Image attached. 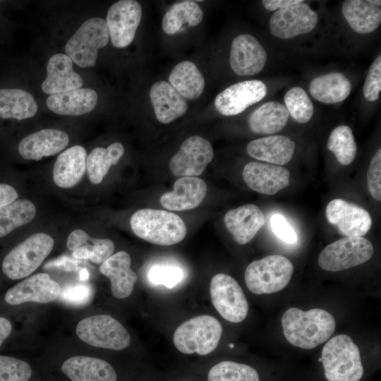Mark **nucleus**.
I'll list each match as a JSON object with an SVG mask.
<instances>
[{
    "label": "nucleus",
    "instance_id": "nucleus-40",
    "mask_svg": "<svg viewBox=\"0 0 381 381\" xmlns=\"http://www.w3.org/2000/svg\"><path fill=\"white\" fill-rule=\"evenodd\" d=\"M285 107L289 114L299 123L308 122L314 112V107L306 91L300 87H294L284 95Z\"/></svg>",
    "mask_w": 381,
    "mask_h": 381
},
{
    "label": "nucleus",
    "instance_id": "nucleus-6",
    "mask_svg": "<svg viewBox=\"0 0 381 381\" xmlns=\"http://www.w3.org/2000/svg\"><path fill=\"white\" fill-rule=\"evenodd\" d=\"M54 240L47 234H32L13 248L2 262V270L9 279L17 280L34 272L49 255Z\"/></svg>",
    "mask_w": 381,
    "mask_h": 381
},
{
    "label": "nucleus",
    "instance_id": "nucleus-43",
    "mask_svg": "<svg viewBox=\"0 0 381 381\" xmlns=\"http://www.w3.org/2000/svg\"><path fill=\"white\" fill-rule=\"evenodd\" d=\"M381 90V55H379L370 67L363 92L369 102L376 101Z\"/></svg>",
    "mask_w": 381,
    "mask_h": 381
},
{
    "label": "nucleus",
    "instance_id": "nucleus-24",
    "mask_svg": "<svg viewBox=\"0 0 381 381\" xmlns=\"http://www.w3.org/2000/svg\"><path fill=\"white\" fill-rule=\"evenodd\" d=\"M98 101L97 92L90 87L51 95L46 100L52 112L63 116H81L92 111Z\"/></svg>",
    "mask_w": 381,
    "mask_h": 381
},
{
    "label": "nucleus",
    "instance_id": "nucleus-35",
    "mask_svg": "<svg viewBox=\"0 0 381 381\" xmlns=\"http://www.w3.org/2000/svg\"><path fill=\"white\" fill-rule=\"evenodd\" d=\"M123 153L124 147L119 142L111 143L107 148H94L86 159V170L90 181L94 184L100 183L110 167L119 162Z\"/></svg>",
    "mask_w": 381,
    "mask_h": 381
},
{
    "label": "nucleus",
    "instance_id": "nucleus-51",
    "mask_svg": "<svg viewBox=\"0 0 381 381\" xmlns=\"http://www.w3.org/2000/svg\"><path fill=\"white\" fill-rule=\"evenodd\" d=\"M321 360H322L321 358H319V361H321Z\"/></svg>",
    "mask_w": 381,
    "mask_h": 381
},
{
    "label": "nucleus",
    "instance_id": "nucleus-12",
    "mask_svg": "<svg viewBox=\"0 0 381 381\" xmlns=\"http://www.w3.org/2000/svg\"><path fill=\"white\" fill-rule=\"evenodd\" d=\"M213 157L210 143L201 136L193 135L185 140L172 156L169 167L174 176L196 177L205 171Z\"/></svg>",
    "mask_w": 381,
    "mask_h": 381
},
{
    "label": "nucleus",
    "instance_id": "nucleus-18",
    "mask_svg": "<svg viewBox=\"0 0 381 381\" xmlns=\"http://www.w3.org/2000/svg\"><path fill=\"white\" fill-rule=\"evenodd\" d=\"M242 177L251 190L272 195L289 184L290 173L278 165L251 162L244 167Z\"/></svg>",
    "mask_w": 381,
    "mask_h": 381
},
{
    "label": "nucleus",
    "instance_id": "nucleus-31",
    "mask_svg": "<svg viewBox=\"0 0 381 381\" xmlns=\"http://www.w3.org/2000/svg\"><path fill=\"white\" fill-rule=\"evenodd\" d=\"M351 85L342 73L332 72L313 78L309 91L316 100L325 104H334L344 101L350 95Z\"/></svg>",
    "mask_w": 381,
    "mask_h": 381
},
{
    "label": "nucleus",
    "instance_id": "nucleus-21",
    "mask_svg": "<svg viewBox=\"0 0 381 381\" xmlns=\"http://www.w3.org/2000/svg\"><path fill=\"white\" fill-rule=\"evenodd\" d=\"M207 187L198 177L184 176L178 179L172 191L160 197V204L171 211H183L197 207L205 198Z\"/></svg>",
    "mask_w": 381,
    "mask_h": 381
},
{
    "label": "nucleus",
    "instance_id": "nucleus-29",
    "mask_svg": "<svg viewBox=\"0 0 381 381\" xmlns=\"http://www.w3.org/2000/svg\"><path fill=\"white\" fill-rule=\"evenodd\" d=\"M294 149V142L280 135L258 138L247 145V152L250 157L278 166L291 161Z\"/></svg>",
    "mask_w": 381,
    "mask_h": 381
},
{
    "label": "nucleus",
    "instance_id": "nucleus-50",
    "mask_svg": "<svg viewBox=\"0 0 381 381\" xmlns=\"http://www.w3.org/2000/svg\"><path fill=\"white\" fill-rule=\"evenodd\" d=\"M88 278V272L86 270H83L80 273V279L81 280H87Z\"/></svg>",
    "mask_w": 381,
    "mask_h": 381
},
{
    "label": "nucleus",
    "instance_id": "nucleus-47",
    "mask_svg": "<svg viewBox=\"0 0 381 381\" xmlns=\"http://www.w3.org/2000/svg\"><path fill=\"white\" fill-rule=\"evenodd\" d=\"M18 198L16 189L6 183H0V207L6 205Z\"/></svg>",
    "mask_w": 381,
    "mask_h": 381
},
{
    "label": "nucleus",
    "instance_id": "nucleus-45",
    "mask_svg": "<svg viewBox=\"0 0 381 381\" xmlns=\"http://www.w3.org/2000/svg\"><path fill=\"white\" fill-rule=\"evenodd\" d=\"M270 226L275 236L284 242L293 244L297 241L298 238L295 230L282 214L272 215Z\"/></svg>",
    "mask_w": 381,
    "mask_h": 381
},
{
    "label": "nucleus",
    "instance_id": "nucleus-20",
    "mask_svg": "<svg viewBox=\"0 0 381 381\" xmlns=\"http://www.w3.org/2000/svg\"><path fill=\"white\" fill-rule=\"evenodd\" d=\"M71 59L64 53L53 54L47 64V75L41 87L47 95H54L82 87V77L74 71Z\"/></svg>",
    "mask_w": 381,
    "mask_h": 381
},
{
    "label": "nucleus",
    "instance_id": "nucleus-36",
    "mask_svg": "<svg viewBox=\"0 0 381 381\" xmlns=\"http://www.w3.org/2000/svg\"><path fill=\"white\" fill-rule=\"evenodd\" d=\"M67 247L71 250L81 248L87 257L95 264H102L114 250L113 241L107 238H92L85 231L75 229L68 236Z\"/></svg>",
    "mask_w": 381,
    "mask_h": 381
},
{
    "label": "nucleus",
    "instance_id": "nucleus-3",
    "mask_svg": "<svg viewBox=\"0 0 381 381\" xmlns=\"http://www.w3.org/2000/svg\"><path fill=\"white\" fill-rule=\"evenodd\" d=\"M321 359L328 381H359L363 377L359 349L348 335L338 334L329 339Z\"/></svg>",
    "mask_w": 381,
    "mask_h": 381
},
{
    "label": "nucleus",
    "instance_id": "nucleus-9",
    "mask_svg": "<svg viewBox=\"0 0 381 381\" xmlns=\"http://www.w3.org/2000/svg\"><path fill=\"white\" fill-rule=\"evenodd\" d=\"M373 251L372 243L363 236H345L322 250L318 264L326 271H342L368 261Z\"/></svg>",
    "mask_w": 381,
    "mask_h": 381
},
{
    "label": "nucleus",
    "instance_id": "nucleus-7",
    "mask_svg": "<svg viewBox=\"0 0 381 381\" xmlns=\"http://www.w3.org/2000/svg\"><path fill=\"white\" fill-rule=\"evenodd\" d=\"M109 35L107 23L102 18H91L85 20L69 38L64 51L77 66L83 68L94 67L98 51L109 42Z\"/></svg>",
    "mask_w": 381,
    "mask_h": 381
},
{
    "label": "nucleus",
    "instance_id": "nucleus-34",
    "mask_svg": "<svg viewBox=\"0 0 381 381\" xmlns=\"http://www.w3.org/2000/svg\"><path fill=\"white\" fill-rule=\"evenodd\" d=\"M203 13L193 1H182L174 4L164 14L162 28L168 35H174L186 27L196 26L200 23Z\"/></svg>",
    "mask_w": 381,
    "mask_h": 381
},
{
    "label": "nucleus",
    "instance_id": "nucleus-46",
    "mask_svg": "<svg viewBox=\"0 0 381 381\" xmlns=\"http://www.w3.org/2000/svg\"><path fill=\"white\" fill-rule=\"evenodd\" d=\"M61 298L65 301L75 304L81 305L86 303L90 298L91 290L85 285L72 286L66 288L61 292Z\"/></svg>",
    "mask_w": 381,
    "mask_h": 381
},
{
    "label": "nucleus",
    "instance_id": "nucleus-4",
    "mask_svg": "<svg viewBox=\"0 0 381 381\" xmlns=\"http://www.w3.org/2000/svg\"><path fill=\"white\" fill-rule=\"evenodd\" d=\"M222 334V326L217 319L203 315L192 318L181 323L175 330L173 342L181 353L205 356L218 346Z\"/></svg>",
    "mask_w": 381,
    "mask_h": 381
},
{
    "label": "nucleus",
    "instance_id": "nucleus-22",
    "mask_svg": "<svg viewBox=\"0 0 381 381\" xmlns=\"http://www.w3.org/2000/svg\"><path fill=\"white\" fill-rule=\"evenodd\" d=\"M228 231L236 243H249L264 225L262 211L254 204H247L228 211L224 218Z\"/></svg>",
    "mask_w": 381,
    "mask_h": 381
},
{
    "label": "nucleus",
    "instance_id": "nucleus-49",
    "mask_svg": "<svg viewBox=\"0 0 381 381\" xmlns=\"http://www.w3.org/2000/svg\"><path fill=\"white\" fill-rule=\"evenodd\" d=\"M12 330L10 321L0 317V346L4 341L9 336Z\"/></svg>",
    "mask_w": 381,
    "mask_h": 381
},
{
    "label": "nucleus",
    "instance_id": "nucleus-44",
    "mask_svg": "<svg viewBox=\"0 0 381 381\" xmlns=\"http://www.w3.org/2000/svg\"><path fill=\"white\" fill-rule=\"evenodd\" d=\"M367 184L372 197L381 200V150L379 149L373 156L368 173Z\"/></svg>",
    "mask_w": 381,
    "mask_h": 381
},
{
    "label": "nucleus",
    "instance_id": "nucleus-32",
    "mask_svg": "<svg viewBox=\"0 0 381 381\" xmlns=\"http://www.w3.org/2000/svg\"><path fill=\"white\" fill-rule=\"evenodd\" d=\"M289 113L280 102L270 101L258 107L249 116L248 122L252 132L256 134H273L286 125Z\"/></svg>",
    "mask_w": 381,
    "mask_h": 381
},
{
    "label": "nucleus",
    "instance_id": "nucleus-27",
    "mask_svg": "<svg viewBox=\"0 0 381 381\" xmlns=\"http://www.w3.org/2000/svg\"><path fill=\"white\" fill-rule=\"evenodd\" d=\"M86 150L80 145L61 152L53 168L54 183L62 188H69L78 184L86 170Z\"/></svg>",
    "mask_w": 381,
    "mask_h": 381
},
{
    "label": "nucleus",
    "instance_id": "nucleus-1",
    "mask_svg": "<svg viewBox=\"0 0 381 381\" xmlns=\"http://www.w3.org/2000/svg\"><path fill=\"white\" fill-rule=\"evenodd\" d=\"M282 325L284 337L291 344L311 349L330 338L336 323L333 315L325 310L313 308L303 311L290 308L282 315Z\"/></svg>",
    "mask_w": 381,
    "mask_h": 381
},
{
    "label": "nucleus",
    "instance_id": "nucleus-11",
    "mask_svg": "<svg viewBox=\"0 0 381 381\" xmlns=\"http://www.w3.org/2000/svg\"><path fill=\"white\" fill-rule=\"evenodd\" d=\"M142 18V8L135 0H121L112 4L106 23L111 44L124 48L133 42Z\"/></svg>",
    "mask_w": 381,
    "mask_h": 381
},
{
    "label": "nucleus",
    "instance_id": "nucleus-48",
    "mask_svg": "<svg viewBox=\"0 0 381 381\" xmlns=\"http://www.w3.org/2000/svg\"><path fill=\"white\" fill-rule=\"evenodd\" d=\"M303 0H263V6L269 11H277L303 2Z\"/></svg>",
    "mask_w": 381,
    "mask_h": 381
},
{
    "label": "nucleus",
    "instance_id": "nucleus-16",
    "mask_svg": "<svg viewBox=\"0 0 381 381\" xmlns=\"http://www.w3.org/2000/svg\"><path fill=\"white\" fill-rule=\"evenodd\" d=\"M61 294L59 284L48 274L38 273L30 276L9 289L4 299L9 305L26 302L46 303L56 300Z\"/></svg>",
    "mask_w": 381,
    "mask_h": 381
},
{
    "label": "nucleus",
    "instance_id": "nucleus-8",
    "mask_svg": "<svg viewBox=\"0 0 381 381\" xmlns=\"http://www.w3.org/2000/svg\"><path fill=\"white\" fill-rule=\"evenodd\" d=\"M75 331L83 341L98 348L121 351L131 342L126 329L109 315L85 318L78 322Z\"/></svg>",
    "mask_w": 381,
    "mask_h": 381
},
{
    "label": "nucleus",
    "instance_id": "nucleus-28",
    "mask_svg": "<svg viewBox=\"0 0 381 381\" xmlns=\"http://www.w3.org/2000/svg\"><path fill=\"white\" fill-rule=\"evenodd\" d=\"M37 110V103L28 90L15 86L0 87V120H25L33 117Z\"/></svg>",
    "mask_w": 381,
    "mask_h": 381
},
{
    "label": "nucleus",
    "instance_id": "nucleus-33",
    "mask_svg": "<svg viewBox=\"0 0 381 381\" xmlns=\"http://www.w3.org/2000/svg\"><path fill=\"white\" fill-rule=\"evenodd\" d=\"M169 84L185 99L198 98L205 88V79L196 65L190 61L177 64L169 76Z\"/></svg>",
    "mask_w": 381,
    "mask_h": 381
},
{
    "label": "nucleus",
    "instance_id": "nucleus-15",
    "mask_svg": "<svg viewBox=\"0 0 381 381\" xmlns=\"http://www.w3.org/2000/svg\"><path fill=\"white\" fill-rule=\"evenodd\" d=\"M267 95L266 85L261 80H250L235 83L217 95V110L224 116H235L260 102Z\"/></svg>",
    "mask_w": 381,
    "mask_h": 381
},
{
    "label": "nucleus",
    "instance_id": "nucleus-5",
    "mask_svg": "<svg viewBox=\"0 0 381 381\" xmlns=\"http://www.w3.org/2000/svg\"><path fill=\"white\" fill-rule=\"evenodd\" d=\"M294 265L287 258L271 255L250 262L244 279L248 289L258 295L269 294L284 289L289 283Z\"/></svg>",
    "mask_w": 381,
    "mask_h": 381
},
{
    "label": "nucleus",
    "instance_id": "nucleus-30",
    "mask_svg": "<svg viewBox=\"0 0 381 381\" xmlns=\"http://www.w3.org/2000/svg\"><path fill=\"white\" fill-rule=\"evenodd\" d=\"M342 13L351 29L359 34L375 31L381 23V9L370 0H346Z\"/></svg>",
    "mask_w": 381,
    "mask_h": 381
},
{
    "label": "nucleus",
    "instance_id": "nucleus-37",
    "mask_svg": "<svg viewBox=\"0 0 381 381\" xmlns=\"http://www.w3.org/2000/svg\"><path fill=\"white\" fill-rule=\"evenodd\" d=\"M35 214V206L27 199H17L0 207V238L28 224Z\"/></svg>",
    "mask_w": 381,
    "mask_h": 381
},
{
    "label": "nucleus",
    "instance_id": "nucleus-39",
    "mask_svg": "<svg viewBox=\"0 0 381 381\" xmlns=\"http://www.w3.org/2000/svg\"><path fill=\"white\" fill-rule=\"evenodd\" d=\"M208 381H260L258 372L251 366L231 361H222L209 371Z\"/></svg>",
    "mask_w": 381,
    "mask_h": 381
},
{
    "label": "nucleus",
    "instance_id": "nucleus-17",
    "mask_svg": "<svg viewBox=\"0 0 381 381\" xmlns=\"http://www.w3.org/2000/svg\"><path fill=\"white\" fill-rule=\"evenodd\" d=\"M266 61L267 53L264 47L253 35L243 34L233 40L229 64L237 75H255L263 69Z\"/></svg>",
    "mask_w": 381,
    "mask_h": 381
},
{
    "label": "nucleus",
    "instance_id": "nucleus-14",
    "mask_svg": "<svg viewBox=\"0 0 381 381\" xmlns=\"http://www.w3.org/2000/svg\"><path fill=\"white\" fill-rule=\"evenodd\" d=\"M326 217L346 236H363L372 226V218L365 209L340 198L327 204Z\"/></svg>",
    "mask_w": 381,
    "mask_h": 381
},
{
    "label": "nucleus",
    "instance_id": "nucleus-38",
    "mask_svg": "<svg viewBox=\"0 0 381 381\" xmlns=\"http://www.w3.org/2000/svg\"><path fill=\"white\" fill-rule=\"evenodd\" d=\"M327 147L341 165H349L356 157L357 146L348 126L336 127L329 135Z\"/></svg>",
    "mask_w": 381,
    "mask_h": 381
},
{
    "label": "nucleus",
    "instance_id": "nucleus-13",
    "mask_svg": "<svg viewBox=\"0 0 381 381\" xmlns=\"http://www.w3.org/2000/svg\"><path fill=\"white\" fill-rule=\"evenodd\" d=\"M318 20L317 13L303 1L277 10L270 20V30L277 38L291 39L311 32Z\"/></svg>",
    "mask_w": 381,
    "mask_h": 381
},
{
    "label": "nucleus",
    "instance_id": "nucleus-2",
    "mask_svg": "<svg viewBox=\"0 0 381 381\" xmlns=\"http://www.w3.org/2000/svg\"><path fill=\"white\" fill-rule=\"evenodd\" d=\"M130 224L138 237L155 245H174L186 235L183 219L176 214L163 210H138L131 216Z\"/></svg>",
    "mask_w": 381,
    "mask_h": 381
},
{
    "label": "nucleus",
    "instance_id": "nucleus-42",
    "mask_svg": "<svg viewBox=\"0 0 381 381\" xmlns=\"http://www.w3.org/2000/svg\"><path fill=\"white\" fill-rule=\"evenodd\" d=\"M183 277V271L172 265H157L149 272L148 278L155 284L171 288L179 284Z\"/></svg>",
    "mask_w": 381,
    "mask_h": 381
},
{
    "label": "nucleus",
    "instance_id": "nucleus-23",
    "mask_svg": "<svg viewBox=\"0 0 381 381\" xmlns=\"http://www.w3.org/2000/svg\"><path fill=\"white\" fill-rule=\"evenodd\" d=\"M131 259L126 251L111 255L101 264L100 272L111 282V291L116 298H126L133 292L137 275L131 268Z\"/></svg>",
    "mask_w": 381,
    "mask_h": 381
},
{
    "label": "nucleus",
    "instance_id": "nucleus-25",
    "mask_svg": "<svg viewBox=\"0 0 381 381\" xmlns=\"http://www.w3.org/2000/svg\"><path fill=\"white\" fill-rule=\"evenodd\" d=\"M150 97L157 119L164 124L183 116L188 110L186 100L166 81L155 83Z\"/></svg>",
    "mask_w": 381,
    "mask_h": 381
},
{
    "label": "nucleus",
    "instance_id": "nucleus-10",
    "mask_svg": "<svg viewBox=\"0 0 381 381\" xmlns=\"http://www.w3.org/2000/svg\"><path fill=\"white\" fill-rule=\"evenodd\" d=\"M212 303L226 320L231 322L243 321L248 312V303L239 284L231 276L219 273L210 282Z\"/></svg>",
    "mask_w": 381,
    "mask_h": 381
},
{
    "label": "nucleus",
    "instance_id": "nucleus-26",
    "mask_svg": "<svg viewBox=\"0 0 381 381\" xmlns=\"http://www.w3.org/2000/svg\"><path fill=\"white\" fill-rule=\"evenodd\" d=\"M62 372L71 381H116L113 367L106 361L90 356H76L66 360Z\"/></svg>",
    "mask_w": 381,
    "mask_h": 381
},
{
    "label": "nucleus",
    "instance_id": "nucleus-41",
    "mask_svg": "<svg viewBox=\"0 0 381 381\" xmlns=\"http://www.w3.org/2000/svg\"><path fill=\"white\" fill-rule=\"evenodd\" d=\"M31 375L32 369L25 361L0 356V381H29Z\"/></svg>",
    "mask_w": 381,
    "mask_h": 381
},
{
    "label": "nucleus",
    "instance_id": "nucleus-19",
    "mask_svg": "<svg viewBox=\"0 0 381 381\" xmlns=\"http://www.w3.org/2000/svg\"><path fill=\"white\" fill-rule=\"evenodd\" d=\"M69 143V136L64 131L44 128L24 137L18 145L20 156L28 160L39 161L63 151Z\"/></svg>",
    "mask_w": 381,
    "mask_h": 381
}]
</instances>
